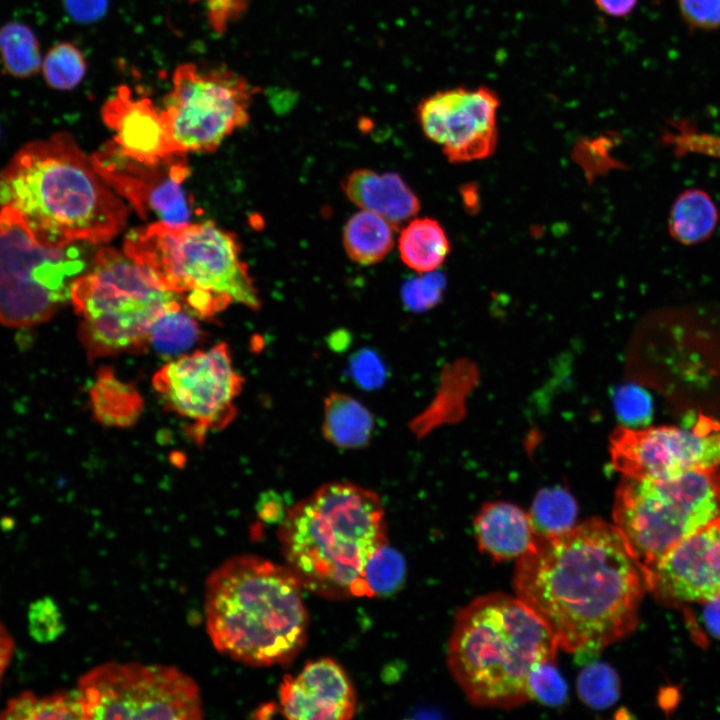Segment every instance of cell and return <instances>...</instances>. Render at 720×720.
I'll list each match as a JSON object with an SVG mask.
<instances>
[{
  "label": "cell",
  "mask_w": 720,
  "mask_h": 720,
  "mask_svg": "<svg viewBox=\"0 0 720 720\" xmlns=\"http://www.w3.org/2000/svg\"><path fill=\"white\" fill-rule=\"evenodd\" d=\"M513 586L558 646L579 655L597 653L632 633L647 590L619 530L597 518L560 534L536 535L517 559Z\"/></svg>",
  "instance_id": "1"
},
{
  "label": "cell",
  "mask_w": 720,
  "mask_h": 720,
  "mask_svg": "<svg viewBox=\"0 0 720 720\" xmlns=\"http://www.w3.org/2000/svg\"><path fill=\"white\" fill-rule=\"evenodd\" d=\"M54 247L106 242L124 227L125 203L67 132L24 145L0 172V207Z\"/></svg>",
  "instance_id": "2"
},
{
  "label": "cell",
  "mask_w": 720,
  "mask_h": 720,
  "mask_svg": "<svg viewBox=\"0 0 720 720\" xmlns=\"http://www.w3.org/2000/svg\"><path fill=\"white\" fill-rule=\"evenodd\" d=\"M279 540L301 586L326 598L368 597L365 567L387 542L378 495L351 482H330L287 510Z\"/></svg>",
  "instance_id": "3"
},
{
  "label": "cell",
  "mask_w": 720,
  "mask_h": 720,
  "mask_svg": "<svg viewBox=\"0 0 720 720\" xmlns=\"http://www.w3.org/2000/svg\"><path fill=\"white\" fill-rule=\"evenodd\" d=\"M301 589L287 566L248 554L225 560L205 585V619L213 645L247 665L290 661L307 636Z\"/></svg>",
  "instance_id": "4"
},
{
  "label": "cell",
  "mask_w": 720,
  "mask_h": 720,
  "mask_svg": "<svg viewBox=\"0 0 720 720\" xmlns=\"http://www.w3.org/2000/svg\"><path fill=\"white\" fill-rule=\"evenodd\" d=\"M558 648L549 628L517 596L494 592L458 610L448 667L472 704L513 709L531 700V668L555 660Z\"/></svg>",
  "instance_id": "5"
},
{
  "label": "cell",
  "mask_w": 720,
  "mask_h": 720,
  "mask_svg": "<svg viewBox=\"0 0 720 720\" xmlns=\"http://www.w3.org/2000/svg\"><path fill=\"white\" fill-rule=\"evenodd\" d=\"M124 253L199 317L232 302L260 306L236 240L210 221L181 227L154 222L128 234Z\"/></svg>",
  "instance_id": "6"
},
{
  "label": "cell",
  "mask_w": 720,
  "mask_h": 720,
  "mask_svg": "<svg viewBox=\"0 0 720 720\" xmlns=\"http://www.w3.org/2000/svg\"><path fill=\"white\" fill-rule=\"evenodd\" d=\"M70 299L82 318L80 338L91 357L144 348L156 319L181 300L112 248L100 249L92 270L72 282Z\"/></svg>",
  "instance_id": "7"
},
{
  "label": "cell",
  "mask_w": 720,
  "mask_h": 720,
  "mask_svg": "<svg viewBox=\"0 0 720 720\" xmlns=\"http://www.w3.org/2000/svg\"><path fill=\"white\" fill-rule=\"evenodd\" d=\"M613 520L645 578L679 542L720 520V470L665 481L623 477Z\"/></svg>",
  "instance_id": "8"
},
{
  "label": "cell",
  "mask_w": 720,
  "mask_h": 720,
  "mask_svg": "<svg viewBox=\"0 0 720 720\" xmlns=\"http://www.w3.org/2000/svg\"><path fill=\"white\" fill-rule=\"evenodd\" d=\"M84 263L72 245L47 246L20 215L0 207V323L28 327L48 321L70 298Z\"/></svg>",
  "instance_id": "9"
},
{
  "label": "cell",
  "mask_w": 720,
  "mask_h": 720,
  "mask_svg": "<svg viewBox=\"0 0 720 720\" xmlns=\"http://www.w3.org/2000/svg\"><path fill=\"white\" fill-rule=\"evenodd\" d=\"M86 719L196 720L203 717L196 682L176 667L109 662L78 681Z\"/></svg>",
  "instance_id": "10"
},
{
  "label": "cell",
  "mask_w": 720,
  "mask_h": 720,
  "mask_svg": "<svg viewBox=\"0 0 720 720\" xmlns=\"http://www.w3.org/2000/svg\"><path fill=\"white\" fill-rule=\"evenodd\" d=\"M172 80L161 115L178 153L214 151L247 123L256 90L242 76L185 63L176 68Z\"/></svg>",
  "instance_id": "11"
},
{
  "label": "cell",
  "mask_w": 720,
  "mask_h": 720,
  "mask_svg": "<svg viewBox=\"0 0 720 720\" xmlns=\"http://www.w3.org/2000/svg\"><path fill=\"white\" fill-rule=\"evenodd\" d=\"M614 468L623 477L672 480L720 466V426L704 418L692 428L619 426L610 436Z\"/></svg>",
  "instance_id": "12"
},
{
  "label": "cell",
  "mask_w": 720,
  "mask_h": 720,
  "mask_svg": "<svg viewBox=\"0 0 720 720\" xmlns=\"http://www.w3.org/2000/svg\"><path fill=\"white\" fill-rule=\"evenodd\" d=\"M153 385L169 408L192 421L199 439L206 430L232 420L242 378L227 345L220 343L168 362L154 375Z\"/></svg>",
  "instance_id": "13"
},
{
  "label": "cell",
  "mask_w": 720,
  "mask_h": 720,
  "mask_svg": "<svg viewBox=\"0 0 720 720\" xmlns=\"http://www.w3.org/2000/svg\"><path fill=\"white\" fill-rule=\"evenodd\" d=\"M91 158L100 175L140 216H154L156 222L171 227L190 223V206L183 187L190 172L184 154L148 162L127 155L112 140Z\"/></svg>",
  "instance_id": "14"
},
{
  "label": "cell",
  "mask_w": 720,
  "mask_h": 720,
  "mask_svg": "<svg viewBox=\"0 0 720 720\" xmlns=\"http://www.w3.org/2000/svg\"><path fill=\"white\" fill-rule=\"evenodd\" d=\"M500 101L490 88L457 87L425 98L417 108L424 135L439 145L452 163L489 157L498 140Z\"/></svg>",
  "instance_id": "15"
},
{
  "label": "cell",
  "mask_w": 720,
  "mask_h": 720,
  "mask_svg": "<svg viewBox=\"0 0 720 720\" xmlns=\"http://www.w3.org/2000/svg\"><path fill=\"white\" fill-rule=\"evenodd\" d=\"M644 581L665 604L720 602V520L669 550Z\"/></svg>",
  "instance_id": "16"
},
{
  "label": "cell",
  "mask_w": 720,
  "mask_h": 720,
  "mask_svg": "<svg viewBox=\"0 0 720 720\" xmlns=\"http://www.w3.org/2000/svg\"><path fill=\"white\" fill-rule=\"evenodd\" d=\"M282 714L297 720H346L356 711V695L343 668L330 658L308 662L279 688Z\"/></svg>",
  "instance_id": "17"
},
{
  "label": "cell",
  "mask_w": 720,
  "mask_h": 720,
  "mask_svg": "<svg viewBox=\"0 0 720 720\" xmlns=\"http://www.w3.org/2000/svg\"><path fill=\"white\" fill-rule=\"evenodd\" d=\"M104 123L114 131L113 141L127 155L160 162L178 153L159 111L146 97L135 98L127 86H119L102 108Z\"/></svg>",
  "instance_id": "18"
},
{
  "label": "cell",
  "mask_w": 720,
  "mask_h": 720,
  "mask_svg": "<svg viewBox=\"0 0 720 720\" xmlns=\"http://www.w3.org/2000/svg\"><path fill=\"white\" fill-rule=\"evenodd\" d=\"M341 187L356 206L378 214L395 230L420 210L417 195L401 176L393 172L355 169L344 177Z\"/></svg>",
  "instance_id": "19"
},
{
  "label": "cell",
  "mask_w": 720,
  "mask_h": 720,
  "mask_svg": "<svg viewBox=\"0 0 720 720\" xmlns=\"http://www.w3.org/2000/svg\"><path fill=\"white\" fill-rule=\"evenodd\" d=\"M474 534L480 551L495 561L520 558L536 538L529 514L503 501L482 506L474 518Z\"/></svg>",
  "instance_id": "20"
},
{
  "label": "cell",
  "mask_w": 720,
  "mask_h": 720,
  "mask_svg": "<svg viewBox=\"0 0 720 720\" xmlns=\"http://www.w3.org/2000/svg\"><path fill=\"white\" fill-rule=\"evenodd\" d=\"M375 419L357 399L331 392L324 401L322 433L325 439L341 449L367 446L373 436Z\"/></svg>",
  "instance_id": "21"
},
{
  "label": "cell",
  "mask_w": 720,
  "mask_h": 720,
  "mask_svg": "<svg viewBox=\"0 0 720 720\" xmlns=\"http://www.w3.org/2000/svg\"><path fill=\"white\" fill-rule=\"evenodd\" d=\"M718 222L719 211L711 196L702 189L689 188L673 202L668 230L674 240L691 246L708 240Z\"/></svg>",
  "instance_id": "22"
},
{
  "label": "cell",
  "mask_w": 720,
  "mask_h": 720,
  "mask_svg": "<svg viewBox=\"0 0 720 720\" xmlns=\"http://www.w3.org/2000/svg\"><path fill=\"white\" fill-rule=\"evenodd\" d=\"M398 250L402 262L421 274L438 270L449 254L450 243L435 219L412 218L401 229Z\"/></svg>",
  "instance_id": "23"
},
{
  "label": "cell",
  "mask_w": 720,
  "mask_h": 720,
  "mask_svg": "<svg viewBox=\"0 0 720 720\" xmlns=\"http://www.w3.org/2000/svg\"><path fill=\"white\" fill-rule=\"evenodd\" d=\"M89 394L94 416L104 425L130 426L142 412L143 400L140 394L109 369L98 372Z\"/></svg>",
  "instance_id": "24"
},
{
  "label": "cell",
  "mask_w": 720,
  "mask_h": 720,
  "mask_svg": "<svg viewBox=\"0 0 720 720\" xmlns=\"http://www.w3.org/2000/svg\"><path fill=\"white\" fill-rule=\"evenodd\" d=\"M394 228L376 213L359 210L343 229V246L348 257L361 265L383 260L394 246Z\"/></svg>",
  "instance_id": "25"
},
{
  "label": "cell",
  "mask_w": 720,
  "mask_h": 720,
  "mask_svg": "<svg viewBox=\"0 0 720 720\" xmlns=\"http://www.w3.org/2000/svg\"><path fill=\"white\" fill-rule=\"evenodd\" d=\"M0 719H86L81 695L77 688L38 696L23 691L8 700L0 711Z\"/></svg>",
  "instance_id": "26"
},
{
  "label": "cell",
  "mask_w": 720,
  "mask_h": 720,
  "mask_svg": "<svg viewBox=\"0 0 720 720\" xmlns=\"http://www.w3.org/2000/svg\"><path fill=\"white\" fill-rule=\"evenodd\" d=\"M0 62L15 78H29L41 69L40 43L26 24L8 22L0 27Z\"/></svg>",
  "instance_id": "27"
},
{
  "label": "cell",
  "mask_w": 720,
  "mask_h": 720,
  "mask_svg": "<svg viewBox=\"0 0 720 720\" xmlns=\"http://www.w3.org/2000/svg\"><path fill=\"white\" fill-rule=\"evenodd\" d=\"M181 300L168 307L154 322L149 344L164 355H175L191 348L200 338L197 321L186 311Z\"/></svg>",
  "instance_id": "28"
},
{
  "label": "cell",
  "mask_w": 720,
  "mask_h": 720,
  "mask_svg": "<svg viewBox=\"0 0 720 720\" xmlns=\"http://www.w3.org/2000/svg\"><path fill=\"white\" fill-rule=\"evenodd\" d=\"M578 507L573 496L561 487L540 490L532 503L529 517L535 535L551 536L575 526Z\"/></svg>",
  "instance_id": "29"
},
{
  "label": "cell",
  "mask_w": 720,
  "mask_h": 720,
  "mask_svg": "<svg viewBox=\"0 0 720 720\" xmlns=\"http://www.w3.org/2000/svg\"><path fill=\"white\" fill-rule=\"evenodd\" d=\"M41 71L50 88L71 90L83 80L87 62L73 43L58 42L42 58Z\"/></svg>",
  "instance_id": "30"
},
{
  "label": "cell",
  "mask_w": 720,
  "mask_h": 720,
  "mask_svg": "<svg viewBox=\"0 0 720 720\" xmlns=\"http://www.w3.org/2000/svg\"><path fill=\"white\" fill-rule=\"evenodd\" d=\"M406 573L403 556L388 543L381 546L368 561L364 581L368 597L386 596L396 592Z\"/></svg>",
  "instance_id": "31"
},
{
  "label": "cell",
  "mask_w": 720,
  "mask_h": 720,
  "mask_svg": "<svg viewBox=\"0 0 720 720\" xmlns=\"http://www.w3.org/2000/svg\"><path fill=\"white\" fill-rule=\"evenodd\" d=\"M577 691L586 705L594 709L608 708L620 695L618 674L606 663L588 664L578 674Z\"/></svg>",
  "instance_id": "32"
},
{
  "label": "cell",
  "mask_w": 720,
  "mask_h": 720,
  "mask_svg": "<svg viewBox=\"0 0 720 720\" xmlns=\"http://www.w3.org/2000/svg\"><path fill=\"white\" fill-rule=\"evenodd\" d=\"M527 684L531 699L543 704L558 706L567 699V685L554 660L536 663L529 672Z\"/></svg>",
  "instance_id": "33"
},
{
  "label": "cell",
  "mask_w": 720,
  "mask_h": 720,
  "mask_svg": "<svg viewBox=\"0 0 720 720\" xmlns=\"http://www.w3.org/2000/svg\"><path fill=\"white\" fill-rule=\"evenodd\" d=\"M673 125L674 131L666 132L663 141L675 155L699 154L720 159V136L700 132L687 123Z\"/></svg>",
  "instance_id": "34"
},
{
  "label": "cell",
  "mask_w": 720,
  "mask_h": 720,
  "mask_svg": "<svg viewBox=\"0 0 720 720\" xmlns=\"http://www.w3.org/2000/svg\"><path fill=\"white\" fill-rule=\"evenodd\" d=\"M445 283L444 275L438 270L421 273L402 286L403 303L411 311H426L440 302Z\"/></svg>",
  "instance_id": "35"
},
{
  "label": "cell",
  "mask_w": 720,
  "mask_h": 720,
  "mask_svg": "<svg viewBox=\"0 0 720 720\" xmlns=\"http://www.w3.org/2000/svg\"><path fill=\"white\" fill-rule=\"evenodd\" d=\"M28 630L31 637L39 643L52 642L63 633V616L52 598L45 596L30 604Z\"/></svg>",
  "instance_id": "36"
},
{
  "label": "cell",
  "mask_w": 720,
  "mask_h": 720,
  "mask_svg": "<svg viewBox=\"0 0 720 720\" xmlns=\"http://www.w3.org/2000/svg\"><path fill=\"white\" fill-rule=\"evenodd\" d=\"M616 410L627 425H645L651 419L652 404L647 392L633 386L620 388L616 393Z\"/></svg>",
  "instance_id": "37"
},
{
  "label": "cell",
  "mask_w": 720,
  "mask_h": 720,
  "mask_svg": "<svg viewBox=\"0 0 720 720\" xmlns=\"http://www.w3.org/2000/svg\"><path fill=\"white\" fill-rule=\"evenodd\" d=\"M680 15L692 30L720 28V0H677Z\"/></svg>",
  "instance_id": "38"
},
{
  "label": "cell",
  "mask_w": 720,
  "mask_h": 720,
  "mask_svg": "<svg viewBox=\"0 0 720 720\" xmlns=\"http://www.w3.org/2000/svg\"><path fill=\"white\" fill-rule=\"evenodd\" d=\"M354 380L365 389H375L385 380V367L378 355L371 350L357 352L350 361Z\"/></svg>",
  "instance_id": "39"
},
{
  "label": "cell",
  "mask_w": 720,
  "mask_h": 720,
  "mask_svg": "<svg viewBox=\"0 0 720 720\" xmlns=\"http://www.w3.org/2000/svg\"><path fill=\"white\" fill-rule=\"evenodd\" d=\"M196 1V0H194ZM208 6V18L217 31H222L229 20L245 9V0H203Z\"/></svg>",
  "instance_id": "40"
},
{
  "label": "cell",
  "mask_w": 720,
  "mask_h": 720,
  "mask_svg": "<svg viewBox=\"0 0 720 720\" xmlns=\"http://www.w3.org/2000/svg\"><path fill=\"white\" fill-rule=\"evenodd\" d=\"M70 17L79 23L98 20L107 10L108 0H63Z\"/></svg>",
  "instance_id": "41"
},
{
  "label": "cell",
  "mask_w": 720,
  "mask_h": 720,
  "mask_svg": "<svg viewBox=\"0 0 720 720\" xmlns=\"http://www.w3.org/2000/svg\"><path fill=\"white\" fill-rule=\"evenodd\" d=\"M288 508L284 507V503L280 494L274 490L265 491L256 503V511L258 516L267 523H281Z\"/></svg>",
  "instance_id": "42"
},
{
  "label": "cell",
  "mask_w": 720,
  "mask_h": 720,
  "mask_svg": "<svg viewBox=\"0 0 720 720\" xmlns=\"http://www.w3.org/2000/svg\"><path fill=\"white\" fill-rule=\"evenodd\" d=\"M594 2L603 13L609 16L625 17L634 10L638 0H594Z\"/></svg>",
  "instance_id": "43"
},
{
  "label": "cell",
  "mask_w": 720,
  "mask_h": 720,
  "mask_svg": "<svg viewBox=\"0 0 720 720\" xmlns=\"http://www.w3.org/2000/svg\"><path fill=\"white\" fill-rule=\"evenodd\" d=\"M14 640L0 620V686L14 653Z\"/></svg>",
  "instance_id": "44"
}]
</instances>
